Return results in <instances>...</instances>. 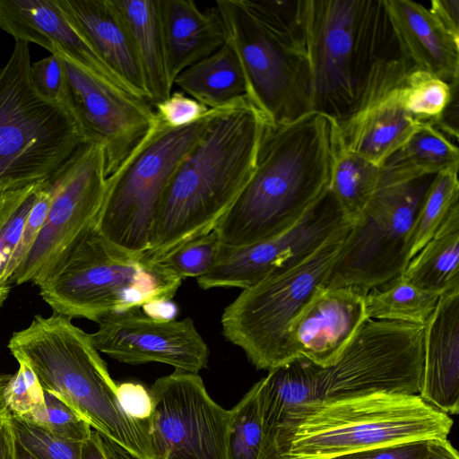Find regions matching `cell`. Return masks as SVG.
<instances>
[{"mask_svg": "<svg viewBox=\"0 0 459 459\" xmlns=\"http://www.w3.org/2000/svg\"><path fill=\"white\" fill-rule=\"evenodd\" d=\"M267 122L247 96L215 108L162 195L144 252L149 260L214 230L255 170Z\"/></svg>", "mask_w": 459, "mask_h": 459, "instance_id": "obj_1", "label": "cell"}, {"mask_svg": "<svg viewBox=\"0 0 459 459\" xmlns=\"http://www.w3.org/2000/svg\"><path fill=\"white\" fill-rule=\"evenodd\" d=\"M334 150L333 120L325 115L267 122L255 170L214 229L221 245L247 246L299 222L330 191Z\"/></svg>", "mask_w": 459, "mask_h": 459, "instance_id": "obj_2", "label": "cell"}, {"mask_svg": "<svg viewBox=\"0 0 459 459\" xmlns=\"http://www.w3.org/2000/svg\"><path fill=\"white\" fill-rule=\"evenodd\" d=\"M7 347L17 361L31 368L44 390L67 403L93 430L136 459H154L149 422L123 411L117 384L90 333L71 318L36 315L12 334Z\"/></svg>", "mask_w": 459, "mask_h": 459, "instance_id": "obj_3", "label": "cell"}, {"mask_svg": "<svg viewBox=\"0 0 459 459\" xmlns=\"http://www.w3.org/2000/svg\"><path fill=\"white\" fill-rule=\"evenodd\" d=\"M299 1L217 0L248 100L273 124L312 112L311 74Z\"/></svg>", "mask_w": 459, "mask_h": 459, "instance_id": "obj_4", "label": "cell"}, {"mask_svg": "<svg viewBox=\"0 0 459 459\" xmlns=\"http://www.w3.org/2000/svg\"><path fill=\"white\" fill-rule=\"evenodd\" d=\"M452 418L418 394L317 400L275 429L281 459H331L379 446L447 438Z\"/></svg>", "mask_w": 459, "mask_h": 459, "instance_id": "obj_5", "label": "cell"}, {"mask_svg": "<svg viewBox=\"0 0 459 459\" xmlns=\"http://www.w3.org/2000/svg\"><path fill=\"white\" fill-rule=\"evenodd\" d=\"M312 111L333 121L355 107L375 64L394 53L385 0H301Z\"/></svg>", "mask_w": 459, "mask_h": 459, "instance_id": "obj_6", "label": "cell"}, {"mask_svg": "<svg viewBox=\"0 0 459 459\" xmlns=\"http://www.w3.org/2000/svg\"><path fill=\"white\" fill-rule=\"evenodd\" d=\"M182 280L92 226L39 287L53 313L98 323L106 315L171 300Z\"/></svg>", "mask_w": 459, "mask_h": 459, "instance_id": "obj_7", "label": "cell"}, {"mask_svg": "<svg viewBox=\"0 0 459 459\" xmlns=\"http://www.w3.org/2000/svg\"><path fill=\"white\" fill-rule=\"evenodd\" d=\"M29 43L15 40L0 68V187L48 179L84 143L62 101L36 90Z\"/></svg>", "mask_w": 459, "mask_h": 459, "instance_id": "obj_8", "label": "cell"}, {"mask_svg": "<svg viewBox=\"0 0 459 459\" xmlns=\"http://www.w3.org/2000/svg\"><path fill=\"white\" fill-rule=\"evenodd\" d=\"M351 225L328 238L315 253L287 271L243 289L221 315L223 336L239 347L257 368L271 370L293 359L288 330L316 292L324 288Z\"/></svg>", "mask_w": 459, "mask_h": 459, "instance_id": "obj_9", "label": "cell"}, {"mask_svg": "<svg viewBox=\"0 0 459 459\" xmlns=\"http://www.w3.org/2000/svg\"><path fill=\"white\" fill-rule=\"evenodd\" d=\"M215 109L179 128L155 116L143 139L107 178L98 230L115 244L135 252L148 249L162 195L175 170L206 132Z\"/></svg>", "mask_w": 459, "mask_h": 459, "instance_id": "obj_10", "label": "cell"}, {"mask_svg": "<svg viewBox=\"0 0 459 459\" xmlns=\"http://www.w3.org/2000/svg\"><path fill=\"white\" fill-rule=\"evenodd\" d=\"M435 176L380 180L359 220L351 226L324 288L352 287L366 294L403 273L413 223Z\"/></svg>", "mask_w": 459, "mask_h": 459, "instance_id": "obj_11", "label": "cell"}, {"mask_svg": "<svg viewBox=\"0 0 459 459\" xmlns=\"http://www.w3.org/2000/svg\"><path fill=\"white\" fill-rule=\"evenodd\" d=\"M424 331L421 325L366 318L338 359L321 367L317 400L419 394Z\"/></svg>", "mask_w": 459, "mask_h": 459, "instance_id": "obj_12", "label": "cell"}, {"mask_svg": "<svg viewBox=\"0 0 459 459\" xmlns=\"http://www.w3.org/2000/svg\"><path fill=\"white\" fill-rule=\"evenodd\" d=\"M103 147L83 143L49 178L51 202L46 221L12 285L39 286L94 225L107 187Z\"/></svg>", "mask_w": 459, "mask_h": 459, "instance_id": "obj_13", "label": "cell"}, {"mask_svg": "<svg viewBox=\"0 0 459 459\" xmlns=\"http://www.w3.org/2000/svg\"><path fill=\"white\" fill-rule=\"evenodd\" d=\"M150 392L154 459H231V411L213 401L198 373L175 370Z\"/></svg>", "mask_w": 459, "mask_h": 459, "instance_id": "obj_14", "label": "cell"}, {"mask_svg": "<svg viewBox=\"0 0 459 459\" xmlns=\"http://www.w3.org/2000/svg\"><path fill=\"white\" fill-rule=\"evenodd\" d=\"M61 101L77 122L84 143L103 147L107 176L113 174L153 124L152 105L114 87L61 57Z\"/></svg>", "mask_w": 459, "mask_h": 459, "instance_id": "obj_15", "label": "cell"}, {"mask_svg": "<svg viewBox=\"0 0 459 459\" xmlns=\"http://www.w3.org/2000/svg\"><path fill=\"white\" fill-rule=\"evenodd\" d=\"M348 225L329 191L299 222L280 234L240 247L221 245L213 264L196 279L197 284L203 290L248 288L298 265Z\"/></svg>", "mask_w": 459, "mask_h": 459, "instance_id": "obj_16", "label": "cell"}, {"mask_svg": "<svg viewBox=\"0 0 459 459\" xmlns=\"http://www.w3.org/2000/svg\"><path fill=\"white\" fill-rule=\"evenodd\" d=\"M410 64L400 53L373 66L354 108L333 121L334 146L381 166L415 132L421 122L403 104Z\"/></svg>", "mask_w": 459, "mask_h": 459, "instance_id": "obj_17", "label": "cell"}, {"mask_svg": "<svg viewBox=\"0 0 459 459\" xmlns=\"http://www.w3.org/2000/svg\"><path fill=\"white\" fill-rule=\"evenodd\" d=\"M97 324L90 333L93 345L119 362H158L191 373L207 366L208 346L190 317L161 321L133 307L106 315Z\"/></svg>", "mask_w": 459, "mask_h": 459, "instance_id": "obj_18", "label": "cell"}, {"mask_svg": "<svg viewBox=\"0 0 459 459\" xmlns=\"http://www.w3.org/2000/svg\"><path fill=\"white\" fill-rule=\"evenodd\" d=\"M364 295L352 287L319 289L288 330L292 358L332 365L367 318Z\"/></svg>", "mask_w": 459, "mask_h": 459, "instance_id": "obj_19", "label": "cell"}, {"mask_svg": "<svg viewBox=\"0 0 459 459\" xmlns=\"http://www.w3.org/2000/svg\"><path fill=\"white\" fill-rule=\"evenodd\" d=\"M0 30L15 40L36 43L51 55L134 95L71 24L57 0H0Z\"/></svg>", "mask_w": 459, "mask_h": 459, "instance_id": "obj_20", "label": "cell"}, {"mask_svg": "<svg viewBox=\"0 0 459 459\" xmlns=\"http://www.w3.org/2000/svg\"><path fill=\"white\" fill-rule=\"evenodd\" d=\"M418 395L447 415L459 411V289L439 296L425 325Z\"/></svg>", "mask_w": 459, "mask_h": 459, "instance_id": "obj_21", "label": "cell"}, {"mask_svg": "<svg viewBox=\"0 0 459 459\" xmlns=\"http://www.w3.org/2000/svg\"><path fill=\"white\" fill-rule=\"evenodd\" d=\"M400 55L411 68L450 82L459 76V40L429 8L411 0H385Z\"/></svg>", "mask_w": 459, "mask_h": 459, "instance_id": "obj_22", "label": "cell"}, {"mask_svg": "<svg viewBox=\"0 0 459 459\" xmlns=\"http://www.w3.org/2000/svg\"><path fill=\"white\" fill-rule=\"evenodd\" d=\"M57 3L71 24L108 67L135 96L147 100L137 56L113 0H57Z\"/></svg>", "mask_w": 459, "mask_h": 459, "instance_id": "obj_23", "label": "cell"}, {"mask_svg": "<svg viewBox=\"0 0 459 459\" xmlns=\"http://www.w3.org/2000/svg\"><path fill=\"white\" fill-rule=\"evenodd\" d=\"M160 16L173 86L180 73L227 42L225 25L215 6L204 11L193 0H160Z\"/></svg>", "mask_w": 459, "mask_h": 459, "instance_id": "obj_24", "label": "cell"}, {"mask_svg": "<svg viewBox=\"0 0 459 459\" xmlns=\"http://www.w3.org/2000/svg\"><path fill=\"white\" fill-rule=\"evenodd\" d=\"M320 368L307 359L297 357L269 370L264 377L257 381L266 448L277 449L274 433L278 426L304 405L317 401Z\"/></svg>", "mask_w": 459, "mask_h": 459, "instance_id": "obj_25", "label": "cell"}, {"mask_svg": "<svg viewBox=\"0 0 459 459\" xmlns=\"http://www.w3.org/2000/svg\"><path fill=\"white\" fill-rule=\"evenodd\" d=\"M129 32L152 105L169 97V81L160 16V0H113Z\"/></svg>", "mask_w": 459, "mask_h": 459, "instance_id": "obj_26", "label": "cell"}, {"mask_svg": "<svg viewBox=\"0 0 459 459\" xmlns=\"http://www.w3.org/2000/svg\"><path fill=\"white\" fill-rule=\"evenodd\" d=\"M174 85L209 109L227 106L247 93L239 60L228 40L212 55L180 73Z\"/></svg>", "mask_w": 459, "mask_h": 459, "instance_id": "obj_27", "label": "cell"}, {"mask_svg": "<svg viewBox=\"0 0 459 459\" xmlns=\"http://www.w3.org/2000/svg\"><path fill=\"white\" fill-rule=\"evenodd\" d=\"M402 276L417 288L439 296L459 289V204L410 260Z\"/></svg>", "mask_w": 459, "mask_h": 459, "instance_id": "obj_28", "label": "cell"}, {"mask_svg": "<svg viewBox=\"0 0 459 459\" xmlns=\"http://www.w3.org/2000/svg\"><path fill=\"white\" fill-rule=\"evenodd\" d=\"M381 168V179L385 181H407L446 170H458L459 151L429 122H421Z\"/></svg>", "mask_w": 459, "mask_h": 459, "instance_id": "obj_29", "label": "cell"}, {"mask_svg": "<svg viewBox=\"0 0 459 459\" xmlns=\"http://www.w3.org/2000/svg\"><path fill=\"white\" fill-rule=\"evenodd\" d=\"M381 176V166L335 148L330 191L351 226L359 220L374 196Z\"/></svg>", "mask_w": 459, "mask_h": 459, "instance_id": "obj_30", "label": "cell"}, {"mask_svg": "<svg viewBox=\"0 0 459 459\" xmlns=\"http://www.w3.org/2000/svg\"><path fill=\"white\" fill-rule=\"evenodd\" d=\"M439 295L411 284L398 276L364 295L367 318L425 325Z\"/></svg>", "mask_w": 459, "mask_h": 459, "instance_id": "obj_31", "label": "cell"}, {"mask_svg": "<svg viewBox=\"0 0 459 459\" xmlns=\"http://www.w3.org/2000/svg\"><path fill=\"white\" fill-rule=\"evenodd\" d=\"M46 182L47 179L0 187V307L4 304L12 290L6 278L7 264Z\"/></svg>", "mask_w": 459, "mask_h": 459, "instance_id": "obj_32", "label": "cell"}, {"mask_svg": "<svg viewBox=\"0 0 459 459\" xmlns=\"http://www.w3.org/2000/svg\"><path fill=\"white\" fill-rule=\"evenodd\" d=\"M459 204L458 170L437 174L418 210L409 240L411 260L434 236L452 209Z\"/></svg>", "mask_w": 459, "mask_h": 459, "instance_id": "obj_33", "label": "cell"}, {"mask_svg": "<svg viewBox=\"0 0 459 459\" xmlns=\"http://www.w3.org/2000/svg\"><path fill=\"white\" fill-rule=\"evenodd\" d=\"M230 411L231 459H262L264 433L257 382Z\"/></svg>", "mask_w": 459, "mask_h": 459, "instance_id": "obj_34", "label": "cell"}, {"mask_svg": "<svg viewBox=\"0 0 459 459\" xmlns=\"http://www.w3.org/2000/svg\"><path fill=\"white\" fill-rule=\"evenodd\" d=\"M450 95L449 82L411 67L402 97L403 107L411 117L420 122H430L440 115Z\"/></svg>", "mask_w": 459, "mask_h": 459, "instance_id": "obj_35", "label": "cell"}, {"mask_svg": "<svg viewBox=\"0 0 459 459\" xmlns=\"http://www.w3.org/2000/svg\"><path fill=\"white\" fill-rule=\"evenodd\" d=\"M19 368L4 389V399L11 416L42 426L46 416L44 389L31 368L18 361Z\"/></svg>", "mask_w": 459, "mask_h": 459, "instance_id": "obj_36", "label": "cell"}, {"mask_svg": "<svg viewBox=\"0 0 459 459\" xmlns=\"http://www.w3.org/2000/svg\"><path fill=\"white\" fill-rule=\"evenodd\" d=\"M220 247L218 235L212 230L185 243L157 263L182 281L189 277L197 279L205 274L212 267Z\"/></svg>", "mask_w": 459, "mask_h": 459, "instance_id": "obj_37", "label": "cell"}, {"mask_svg": "<svg viewBox=\"0 0 459 459\" xmlns=\"http://www.w3.org/2000/svg\"><path fill=\"white\" fill-rule=\"evenodd\" d=\"M11 420L17 443L36 459H80L82 442L62 439L43 427L13 416Z\"/></svg>", "mask_w": 459, "mask_h": 459, "instance_id": "obj_38", "label": "cell"}, {"mask_svg": "<svg viewBox=\"0 0 459 459\" xmlns=\"http://www.w3.org/2000/svg\"><path fill=\"white\" fill-rule=\"evenodd\" d=\"M46 416L42 426L55 436L68 441L83 442L91 427L74 409L54 394L44 390Z\"/></svg>", "mask_w": 459, "mask_h": 459, "instance_id": "obj_39", "label": "cell"}, {"mask_svg": "<svg viewBox=\"0 0 459 459\" xmlns=\"http://www.w3.org/2000/svg\"><path fill=\"white\" fill-rule=\"evenodd\" d=\"M50 202L51 189L48 178L30 210L21 238L6 267V278L12 287V278L34 245V242L46 221Z\"/></svg>", "mask_w": 459, "mask_h": 459, "instance_id": "obj_40", "label": "cell"}, {"mask_svg": "<svg viewBox=\"0 0 459 459\" xmlns=\"http://www.w3.org/2000/svg\"><path fill=\"white\" fill-rule=\"evenodd\" d=\"M154 114L164 125L172 128L192 125L204 117L210 109L183 91L171 92L163 101L153 105Z\"/></svg>", "mask_w": 459, "mask_h": 459, "instance_id": "obj_41", "label": "cell"}, {"mask_svg": "<svg viewBox=\"0 0 459 459\" xmlns=\"http://www.w3.org/2000/svg\"><path fill=\"white\" fill-rule=\"evenodd\" d=\"M30 74L32 82L41 96L50 100L61 101L64 73L60 56L50 55L32 63Z\"/></svg>", "mask_w": 459, "mask_h": 459, "instance_id": "obj_42", "label": "cell"}, {"mask_svg": "<svg viewBox=\"0 0 459 459\" xmlns=\"http://www.w3.org/2000/svg\"><path fill=\"white\" fill-rule=\"evenodd\" d=\"M428 454L429 440H416L379 446L331 459H426Z\"/></svg>", "mask_w": 459, "mask_h": 459, "instance_id": "obj_43", "label": "cell"}, {"mask_svg": "<svg viewBox=\"0 0 459 459\" xmlns=\"http://www.w3.org/2000/svg\"><path fill=\"white\" fill-rule=\"evenodd\" d=\"M117 397L121 409L129 418L150 422L153 413L150 390L138 383L124 382L117 385Z\"/></svg>", "mask_w": 459, "mask_h": 459, "instance_id": "obj_44", "label": "cell"}, {"mask_svg": "<svg viewBox=\"0 0 459 459\" xmlns=\"http://www.w3.org/2000/svg\"><path fill=\"white\" fill-rule=\"evenodd\" d=\"M458 81L459 76L449 82L451 86L450 99L440 115L429 122L437 130L446 132L456 140L459 136Z\"/></svg>", "mask_w": 459, "mask_h": 459, "instance_id": "obj_45", "label": "cell"}, {"mask_svg": "<svg viewBox=\"0 0 459 459\" xmlns=\"http://www.w3.org/2000/svg\"><path fill=\"white\" fill-rule=\"evenodd\" d=\"M429 9L441 25L459 40V0H433Z\"/></svg>", "mask_w": 459, "mask_h": 459, "instance_id": "obj_46", "label": "cell"}, {"mask_svg": "<svg viewBox=\"0 0 459 459\" xmlns=\"http://www.w3.org/2000/svg\"><path fill=\"white\" fill-rule=\"evenodd\" d=\"M0 459H18L17 441L9 412L0 415Z\"/></svg>", "mask_w": 459, "mask_h": 459, "instance_id": "obj_47", "label": "cell"}, {"mask_svg": "<svg viewBox=\"0 0 459 459\" xmlns=\"http://www.w3.org/2000/svg\"><path fill=\"white\" fill-rule=\"evenodd\" d=\"M80 459H109L103 437L96 430L82 442Z\"/></svg>", "mask_w": 459, "mask_h": 459, "instance_id": "obj_48", "label": "cell"}, {"mask_svg": "<svg viewBox=\"0 0 459 459\" xmlns=\"http://www.w3.org/2000/svg\"><path fill=\"white\" fill-rule=\"evenodd\" d=\"M426 459H459V455L447 438L430 439Z\"/></svg>", "mask_w": 459, "mask_h": 459, "instance_id": "obj_49", "label": "cell"}, {"mask_svg": "<svg viewBox=\"0 0 459 459\" xmlns=\"http://www.w3.org/2000/svg\"><path fill=\"white\" fill-rule=\"evenodd\" d=\"M142 308L149 316L161 321L175 319L177 315V307L170 300L152 302Z\"/></svg>", "mask_w": 459, "mask_h": 459, "instance_id": "obj_50", "label": "cell"}, {"mask_svg": "<svg viewBox=\"0 0 459 459\" xmlns=\"http://www.w3.org/2000/svg\"><path fill=\"white\" fill-rule=\"evenodd\" d=\"M103 439L109 459H136L114 442L104 437Z\"/></svg>", "mask_w": 459, "mask_h": 459, "instance_id": "obj_51", "label": "cell"}, {"mask_svg": "<svg viewBox=\"0 0 459 459\" xmlns=\"http://www.w3.org/2000/svg\"><path fill=\"white\" fill-rule=\"evenodd\" d=\"M12 377L11 374H2L0 373V415L5 412H8L6 409V405L4 399V389L7 386L10 379Z\"/></svg>", "mask_w": 459, "mask_h": 459, "instance_id": "obj_52", "label": "cell"}, {"mask_svg": "<svg viewBox=\"0 0 459 459\" xmlns=\"http://www.w3.org/2000/svg\"><path fill=\"white\" fill-rule=\"evenodd\" d=\"M17 457L18 459H36L27 450L17 443Z\"/></svg>", "mask_w": 459, "mask_h": 459, "instance_id": "obj_53", "label": "cell"}]
</instances>
